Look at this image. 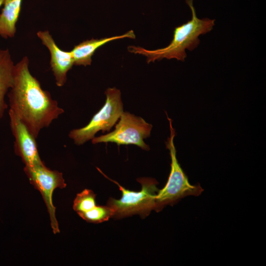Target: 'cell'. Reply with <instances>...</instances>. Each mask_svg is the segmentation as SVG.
<instances>
[{
	"label": "cell",
	"mask_w": 266,
	"mask_h": 266,
	"mask_svg": "<svg viewBox=\"0 0 266 266\" xmlns=\"http://www.w3.org/2000/svg\"><path fill=\"white\" fill-rule=\"evenodd\" d=\"M9 123L14 137L15 153L19 156L25 166L44 164L38 151L35 138L11 109H9Z\"/></svg>",
	"instance_id": "cell-8"
},
{
	"label": "cell",
	"mask_w": 266,
	"mask_h": 266,
	"mask_svg": "<svg viewBox=\"0 0 266 266\" xmlns=\"http://www.w3.org/2000/svg\"><path fill=\"white\" fill-rule=\"evenodd\" d=\"M135 35L133 30L120 35L100 39L92 38L83 41L75 45L70 51L74 65L89 66L92 63V57L95 51L100 46L111 41L124 38H135Z\"/></svg>",
	"instance_id": "cell-10"
},
{
	"label": "cell",
	"mask_w": 266,
	"mask_h": 266,
	"mask_svg": "<svg viewBox=\"0 0 266 266\" xmlns=\"http://www.w3.org/2000/svg\"><path fill=\"white\" fill-rule=\"evenodd\" d=\"M78 214L87 222L99 223L107 221L110 217H113V211L107 205H96L87 211Z\"/></svg>",
	"instance_id": "cell-13"
},
{
	"label": "cell",
	"mask_w": 266,
	"mask_h": 266,
	"mask_svg": "<svg viewBox=\"0 0 266 266\" xmlns=\"http://www.w3.org/2000/svg\"><path fill=\"white\" fill-rule=\"evenodd\" d=\"M106 99L102 108L92 118L85 126L73 129L68 136L77 145H83L95 137L101 131L108 132L119 120L124 112L121 93L116 88H109L105 92Z\"/></svg>",
	"instance_id": "cell-5"
},
{
	"label": "cell",
	"mask_w": 266,
	"mask_h": 266,
	"mask_svg": "<svg viewBox=\"0 0 266 266\" xmlns=\"http://www.w3.org/2000/svg\"><path fill=\"white\" fill-rule=\"evenodd\" d=\"M170 127V136L166 142V148L170 155L171 170L165 186L159 190L156 197L154 210L158 212L166 205L172 204L179 199L188 196H198L202 191L200 186L191 185L183 172L176 158L174 144L175 132L172 126V121L167 116Z\"/></svg>",
	"instance_id": "cell-4"
},
{
	"label": "cell",
	"mask_w": 266,
	"mask_h": 266,
	"mask_svg": "<svg viewBox=\"0 0 266 266\" xmlns=\"http://www.w3.org/2000/svg\"><path fill=\"white\" fill-rule=\"evenodd\" d=\"M15 66L8 49H0V119L7 108L4 98L13 83Z\"/></svg>",
	"instance_id": "cell-11"
},
{
	"label": "cell",
	"mask_w": 266,
	"mask_h": 266,
	"mask_svg": "<svg viewBox=\"0 0 266 266\" xmlns=\"http://www.w3.org/2000/svg\"><path fill=\"white\" fill-rule=\"evenodd\" d=\"M24 171L30 183L40 192L42 196L49 214L54 233H60L55 215L56 208L52 202V195L55 189L66 187L62 173L48 168L44 164L25 166Z\"/></svg>",
	"instance_id": "cell-7"
},
{
	"label": "cell",
	"mask_w": 266,
	"mask_h": 266,
	"mask_svg": "<svg viewBox=\"0 0 266 266\" xmlns=\"http://www.w3.org/2000/svg\"><path fill=\"white\" fill-rule=\"evenodd\" d=\"M36 34L50 53V64L56 84L58 87H62L66 81L67 72L74 65L72 54L70 51L60 49L48 31H39Z\"/></svg>",
	"instance_id": "cell-9"
},
{
	"label": "cell",
	"mask_w": 266,
	"mask_h": 266,
	"mask_svg": "<svg viewBox=\"0 0 266 266\" xmlns=\"http://www.w3.org/2000/svg\"><path fill=\"white\" fill-rule=\"evenodd\" d=\"M96 195L91 190L85 189L77 194L73 201V208L77 213L87 211L96 206Z\"/></svg>",
	"instance_id": "cell-14"
},
{
	"label": "cell",
	"mask_w": 266,
	"mask_h": 266,
	"mask_svg": "<svg viewBox=\"0 0 266 266\" xmlns=\"http://www.w3.org/2000/svg\"><path fill=\"white\" fill-rule=\"evenodd\" d=\"M4 0H0V7L3 4Z\"/></svg>",
	"instance_id": "cell-15"
},
{
	"label": "cell",
	"mask_w": 266,
	"mask_h": 266,
	"mask_svg": "<svg viewBox=\"0 0 266 266\" xmlns=\"http://www.w3.org/2000/svg\"><path fill=\"white\" fill-rule=\"evenodd\" d=\"M27 56L15 66L13 83L8 98L13 111L32 135L37 138L40 131L64 112L49 92L31 73Z\"/></svg>",
	"instance_id": "cell-1"
},
{
	"label": "cell",
	"mask_w": 266,
	"mask_h": 266,
	"mask_svg": "<svg viewBox=\"0 0 266 266\" xmlns=\"http://www.w3.org/2000/svg\"><path fill=\"white\" fill-rule=\"evenodd\" d=\"M23 0H4L0 14V36L12 38L16 32V24L21 10Z\"/></svg>",
	"instance_id": "cell-12"
},
{
	"label": "cell",
	"mask_w": 266,
	"mask_h": 266,
	"mask_svg": "<svg viewBox=\"0 0 266 266\" xmlns=\"http://www.w3.org/2000/svg\"><path fill=\"white\" fill-rule=\"evenodd\" d=\"M152 128V125L142 118L124 111L114 131L91 140L94 144L103 142H113L118 145L133 144L149 150V146L144 139L150 136Z\"/></svg>",
	"instance_id": "cell-6"
},
{
	"label": "cell",
	"mask_w": 266,
	"mask_h": 266,
	"mask_svg": "<svg viewBox=\"0 0 266 266\" xmlns=\"http://www.w3.org/2000/svg\"><path fill=\"white\" fill-rule=\"evenodd\" d=\"M192 11V18L186 23L176 27L170 43L164 48L147 50L140 46H129V52L143 55L149 63L164 58L175 59L184 62L187 57L186 50L192 51L200 44L199 36L210 32L215 25V19H199L193 5V0H186Z\"/></svg>",
	"instance_id": "cell-2"
},
{
	"label": "cell",
	"mask_w": 266,
	"mask_h": 266,
	"mask_svg": "<svg viewBox=\"0 0 266 266\" xmlns=\"http://www.w3.org/2000/svg\"><path fill=\"white\" fill-rule=\"evenodd\" d=\"M137 181L141 185L139 192L129 190L112 181L122 193L120 200L110 198L107 201V205L113 211V217L119 218L134 214L145 217L155 209L156 197L159 190L157 187V181L150 177L139 178Z\"/></svg>",
	"instance_id": "cell-3"
}]
</instances>
